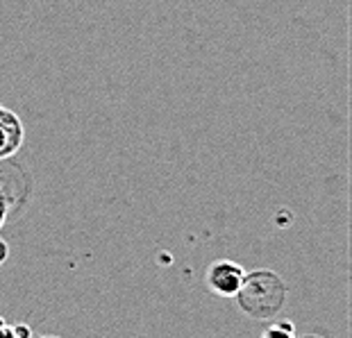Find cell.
<instances>
[{"instance_id": "3957f363", "label": "cell", "mask_w": 352, "mask_h": 338, "mask_svg": "<svg viewBox=\"0 0 352 338\" xmlns=\"http://www.w3.org/2000/svg\"><path fill=\"white\" fill-rule=\"evenodd\" d=\"M23 139H25V130L21 118L12 109L0 104V161L16 153L23 146Z\"/></svg>"}, {"instance_id": "5b68a950", "label": "cell", "mask_w": 352, "mask_h": 338, "mask_svg": "<svg viewBox=\"0 0 352 338\" xmlns=\"http://www.w3.org/2000/svg\"><path fill=\"white\" fill-rule=\"evenodd\" d=\"M32 336V329L28 325H14L12 327V338H30Z\"/></svg>"}, {"instance_id": "7a4b0ae2", "label": "cell", "mask_w": 352, "mask_h": 338, "mask_svg": "<svg viewBox=\"0 0 352 338\" xmlns=\"http://www.w3.org/2000/svg\"><path fill=\"white\" fill-rule=\"evenodd\" d=\"M243 277H245L243 266H239L234 261H228V259H219L207 268L205 282H207V289L212 291L214 295L234 297L239 289H241Z\"/></svg>"}, {"instance_id": "8992f818", "label": "cell", "mask_w": 352, "mask_h": 338, "mask_svg": "<svg viewBox=\"0 0 352 338\" xmlns=\"http://www.w3.org/2000/svg\"><path fill=\"white\" fill-rule=\"evenodd\" d=\"M5 218H7V198H5V193L0 191V225L5 223Z\"/></svg>"}, {"instance_id": "6da1fadb", "label": "cell", "mask_w": 352, "mask_h": 338, "mask_svg": "<svg viewBox=\"0 0 352 338\" xmlns=\"http://www.w3.org/2000/svg\"><path fill=\"white\" fill-rule=\"evenodd\" d=\"M234 300L239 309L250 318L271 320L287 302V284L273 270H252V273H245Z\"/></svg>"}, {"instance_id": "52a82bcc", "label": "cell", "mask_w": 352, "mask_h": 338, "mask_svg": "<svg viewBox=\"0 0 352 338\" xmlns=\"http://www.w3.org/2000/svg\"><path fill=\"white\" fill-rule=\"evenodd\" d=\"M7 257H10V247H7V243L0 238V264H5Z\"/></svg>"}, {"instance_id": "277c9868", "label": "cell", "mask_w": 352, "mask_h": 338, "mask_svg": "<svg viewBox=\"0 0 352 338\" xmlns=\"http://www.w3.org/2000/svg\"><path fill=\"white\" fill-rule=\"evenodd\" d=\"M266 338H294L296 336V327H294V322L291 320H280V322H275L273 327H268L266 332H264Z\"/></svg>"}]
</instances>
